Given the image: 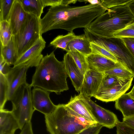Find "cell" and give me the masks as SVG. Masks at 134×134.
I'll use <instances>...</instances> for the list:
<instances>
[{
	"label": "cell",
	"mask_w": 134,
	"mask_h": 134,
	"mask_svg": "<svg viewBox=\"0 0 134 134\" xmlns=\"http://www.w3.org/2000/svg\"><path fill=\"white\" fill-rule=\"evenodd\" d=\"M109 9L99 4H90L80 6L51 7L41 19V35L53 29H63L72 32L76 28H88L94 19Z\"/></svg>",
	"instance_id": "obj_1"
},
{
	"label": "cell",
	"mask_w": 134,
	"mask_h": 134,
	"mask_svg": "<svg viewBox=\"0 0 134 134\" xmlns=\"http://www.w3.org/2000/svg\"><path fill=\"white\" fill-rule=\"evenodd\" d=\"M54 52L43 57L36 67L30 85L59 94L69 90L66 81L68 76L63 60H58Z\"/></svg>",
	"instance_id": "obj_2"
},
{
	"label": "cell",
	"mask_w": 134,
	"mask_h": 134,
	"mask_svg": "<svg viewBox=\"0 0 134 134\" xmlns=\"http://www.w3.org/2000/svg\"><path fill=\"white\" fill-rule=\"evenodd\" d=\"M44 117L47 130L50 134H77L95 124L81 117L63 104L57 105L52 113Z\"/></svg>",
	"instance_id": "obj_3"
},
{
	"label": "cell",
	"mask_w": 134,
	"mask_h": 134,
	"mask_svg": "<svg viewBox=\"0 0 134 134\" xmlns=\"http://www.w3.org/2000/svg\"><path fill=\"white\" fill-rule=\"evenodd\" d=\"M134 22V17L127 5L111 8L99 16L87 28L101 37L109 38L112 34Z\"/></svg>",
	"instance_id": "obj_4"
},
{
	"label": "cell",
	"mask_w": 134,
	"mask_h": 134,
	"mask_svg": "<svg viewBox=\"0 0 134 134\" xmlns=\"http://www.w3.org/2000/svg\"><path fill=\"white\" fill-rule=\"evenodd\" d=\"M84 31L85 37L90 42L100 46L112 54L119 63L133 74L134 78V57L121 38L100 37L91 32L87 28H85Z\"/></svg>",
	"instance_id": "obj_5"
},
{
	"label": "cell",
	"mask_w": 134,
	"mask_h": 134,
	"mask_svg": "<svg viewBox=\"0 0 134 134\" xmlns=\"http://www.w3.org/2000/svg\"><path fill=\"white\" fill-rule=\"evenodd\" d=\"M35 15L28 13L20 30L12 37L18 59L34 45L41 36L40 20Z\"/></svg>",
	"instance_id": "obj_6"
},
{
	"label": "cell",
	"mask_w": 134,
	"mask_h": 134,
	"mask_svg": "<svg viewBox=\"0 0 134 134\" xmlns=\"http://www.w3.org/2000/svg\"><path fill=\"white\" fill-rule=\"evenodd\" d=\"M31 88L27 82L23 85L11 101V111L17 120L21 130L26 123L31 121L35 110L32 105Z\"/></svg>",
	"instance_id": "obj_7"
},
{
	"label": "cell",
	"mask_w": 134,
	"mask_h": 134,
	"mask_svg": "<svg viewBox=\"0 0 134 134\" xmlns=\"http://www.w3.org/2000/svg\"><path fill=\"white\" fill-rule=\"evenodd\" d=\"M82 95L87 107L97 124L110 129L116 126L119 121L115 114L98 105L90 98Z\"/></svg>",
	"instance_id": "obj_8"
},
{
	"label": "cell",
	"mask_w": 134,
	"mask_h": 134,
	"mask_svg": "<svg viewBox=\"0 0 134 134\" xmlns=\"http://www.w3.org/2000/svg\"><path fill=\"white\" fill-rule=\"evenodd\" d=\"M46 43L41 36L34 45L18 58L13 67H37L44 57L41 52L45 47Z\"/></svg>",
	"instance_id": "obj_9"
},
{
	"label": "cell",
	"mask_w": 134,
	"mask_h": 134,
	"mask_svg": "<svg viewBox=\"0 0 134 134\" xmlns=\"http://www.w3.org/2000/svg\"><path fill=\"white\" fill-rule=\"evenodd\" d=\"M133 78L120 77L114 86L97 93L94 97L106 102L115 101L130 88Z\"/></svg>",
	"instance_id": "obj_10"
},
{
	"label": "cell",
	"mask_w": 134,
	"mask_h": 134,
	"mask_svg": "<svg viewBox=\"0 0 134 134\" xmlns=\"http://www.w3.org/2000/svg\"><path fill=\"white\" fill-rule=\"evenodd\" d=\"M28 68L26 67H13L5 76L8 85V100L11 101L21 86L27 82L26 73Z\"/></svg>",
	"instance_id": "obj_11"
},
{
	"label": "cell",
	"mask_w": 134,
	"mask_h": 134,
	"mask_svg": "<svg viewBox=\"0 0 134 134\" xmlns=\"http://www.w3.org/2000/svg\"><path fill=\"white\" fill-rule=\"evenodd\" d=\"M105 74L89 69L84 75L82 84L79 90L80 94L86 97H94L97 93Z\"/></svg>",
	"instance_id": "obj_12"
},
{
	"label": "cell",
	"mask_w": 134,
	"mask_h": 134,
	"mask_svg": "<svg viewBox=\"0 0 134 134\" xmlns=\"http://www.w3.org/2000/svg\"><path fill=\"white\" fill-rule=\"evenodd\" d=\"M49 95V92L38 87H34L32 91V101L34 109L44 115L52 113L57 106L53 103Z\"/></svg>",
	"instance_id": "obj_13"
},
{
	"label": "cell",
	"mask_w": 134,
	"mask_h": 134,
	"mask_svg": "<svg viewBox=\"0 0 134 134\" xmlns=\"http://www.w3.org/2000/svg\"><path fill=\"white\" fill-rule=\"evenodd\" d=\"M85 59L89 69L100 72H104L114 68L124 67L119 63H116L97 54L91 53L85 56Z\"/></svg>",
	"instance_id": "obj_14"
},
{
	"label": "cell",
	"mask_w": 134,
	"mask_h": 134,
	"mask_svg": "<svg viewBox=\"0 0 134 134\" xmlns=\"http://www.w3.org/2000/svg\"><path fill=\"white\" fill-rule=\"evenodd\" d=\"M27 14L23 9L19 0H14L8 21L11 28L12 36L20 30Z\"/></svg>",
	"instance_id": "obj_15"
},
{
	"label": "cell",
	"mask_w": 134,
	"mask_h": 134,
	"mask_svg": "<svg viewBox=\"0 0 134 134\" xmlns=\"http://www.w3.org/2000/svg\"><path fill=\"white\" fill-rule=\"evenodd\" d=\"M63 61L66 71L76 91L79 93L83 82L84 75L68 52L64 54Z\"/></svg>",
	"instance_id": "obj_16"
},
{
	"label": "cell",
	"mask_w": 134,
	"mask_h": 134,
	"mask_svg": "<svg viewBox=\"0 0 134 134\" xmlns=\"http://www.w3.org/2000/svg\"><path fill=\"white\" fill-rule=\"evenodd\" d=\"M65 106L81 117L94 124H97L87 107L82 95L71 96Z\"/></svg>",
	"instance_id": "obj_17"
},
{
	"label": "cell",
	"mask_w": 134,
	"mask_h": 134,
	"mask_svg": "<svg viewBox=\"0 0 134 134\" xmlns=\"http://www.w3.org/2000/svg\"><path fill=\"white\" fill-rule=\"evenodd\" d=\"M18 129L19 123L12 111L5 109L0 110V134H14Z\"/></svg>",
	"instance_id": "obj_18"
},
{
	"label": "cell",
	"mask_w": 134,
	"mask_h": 134,
	"mask_svg": "<svg viewBox=\"0 0 134 134\" xmlns=\"http://www.w3.org/2000/svg\"><path fill=\"white\" fill-rule=\"evenodd\" d=\"M65 50L67 52L77 51L87 56L92 53L90 42L86 37L84 34L78 36L70 41Z\"/></svg>",
	"instance_id": "obj_19"
},
{
	"label": "cell",
	"mask_w": 134,
	"mask_h": 134,
	"mask_svg": "<svg viewBox=\"0 0 134 134\" xmlns=\"http://www.w3.org/2000/svg\"><path fill=\"white\" fill-rule=\"evenodd\" d=\"M116 108L121 112L124 118L134 116V99L125 93L115 101Z\"/></svg>",
	"instance_id": "obj_20"
},
{
	"label": "cell",
	"mask_w": 134,
	"mask_h": 134,
	"mask_svg": "<svg viewBox=\"0 0 134 134\" xmlns=\"http://www.w3.org/2000/svg\"><path fill=\"white\" fill-rule=\"evenodd\" d=\"M25 11L40 19L44 8L41 0H19Z\"/></svg>",
	"instance_id": "obj_21"
},
{
	"label": "cell",
	"mask_w": 134,
	"mask_h": 134,
	"mask_svg": "<svg viewBox=\"0 0 134 134\" xmlns=\"http://www.w3.org/2000/svg\"><path fill=\"white\" fill-rule=\"evenodd\" d=\"M0 54L10 66L14 65L18 59V57L12 37L7 46H3L1 44Z\"/></svg>",
	"instance_id": "obj_22"
},
{
	"label": "cell",
	"mask_w": 134,
	"mask_h": 134,
	"mask_svg": "<svg viewBox=\"0 0 134 134\" xmlns=\"http://www.w3.org/2000/svg\"><path fill=\"white\" fill-rule=\"evenodd\" d=\"M78 36L73 32H69L65 35H59L51 42L50 44L56 48H59L65 50L69 42Z\"/></svg>",
	"instance_id": "obj_23"
},
{
	"label": "cell",
	"mask_w": 134,
	"mask_h": 134,
	"mask_svg": "<svg viewBox=\"0 0 134 134\" xmlns=\"http://www.w3.org/2000/svg\"><path fill=\"white\" fill-rule=\"evenodd\" d=\"M12 37L11 29L9 22L6 20L0 21L1 44L3 46H7Z\"/></svg>",
	"instance_id": "obj_24"
},
{
	"label": "cell",
	"mask_w": 134,
	"mask_h": 134,
	"mask_svg": "<svg viewBox=\"0 0 134 134\" xmlns=\"http://www.w3.org/2000/svg\"><path fill=\"white\" fill-rule=\"evenodd\" d=\"M73 58L82 73L84 75L89 69L85 59V56L77 51L68 52Z\"/></svg>",
	"instance_id": "obj_25"
},
{
	"label": "cell",
	"mask_w": 134,
	"mask_h": 134,
	"mask_svg": "<svg viewBox=\"0 0 134 134\" xmlns=\"http://www.w3.org/2000/svg\"><path fill=\"white\" fill-rule=\"evenodd\" d=\"M0 110L4 109L8 100V85L5 76L0 73Z\"/></svg>",
	"instance_id": "obj_26"
},
{
	"label": "cell",
	"mask_w": 134,
	"mask_h": 134,
	"mask_svg": "<svg viewBox=\"0 0 134 134\" xmlns=\"http://www.w3.org/2000/svg\"><path fill=\"white\" fill-rule=\"evenodd\" d=\"M14 0H0V21H8Z\"/></svg>",
	"instance_id": "obj_27"
},
{
	"label": "cell",
	"mask_w": 134,
	"mask_h": 134,
	"mask_svg": "<svg viewBox=\"0 0 134 134\" xmlns=\"http://www.w3.org/2000/svg\"><path fill=\"white\" fill-rule=\"evenodd\" d=\"M120 78L105 74L97 93L113 86L116 83Z\"/></svg>",
	"instance_id": "obj_28"
},
{
	"label": "cell",
	"mask_w": 134,
	"mask_h": 134,
	"mask_svg": "<svg viewBox=\"0 0 134 134\" xmlns=\"http://www.w3.org/2000/svg\"><path fill=\"white\" fill-rule=\"evenodd\" d=\"M110 37L134 38V22L124 28L113 33L110 35L109 38Z\"/></svg>",
	"instance_id": "obj_29"
},
{
	"label": "cell",
	"mask_w": 134,
	"mask_h": 134,
	"mask_svg": "<svg viewBox=\"0 0 134 134\" xmlns=\"http://www.w3.org/2000/svg\"><path fill=\"white\" fill-rule=\"evenodd\" d=\"M90 44L92 53L100 55L116 63H119L114 55L105 49L92 43L90 42Z\"/></svg>",
	"instance_id": "obj_30"
},
{
	"label": "cell",
	"mask_w": 134,
	"mask_h": 134,
	"mask_svg": "<svg viewBox=\"0 0 134 134\" xmlns=\"http://www.w3.org/2000/svg\"><path fill=\"white\" fill-rule=\"evenodd\" d=\"M105 74L114 76L118 77L129 78L133 77V74L124 67L114 68L105 71Z\"/></svg>",
	"instance_id": "obj_31"
},
{
	"label": "cell",
	"mask_w": 134,
	"mask_h": 134,
	"mask_svg": "<svg viewBox=\"0 0 134 134\" xmlns=\"http://www.w3.org/2000/svg\"><path fill=\"white\" fill-rule=\"evenodd\" d=\"M132 0H100V5L103 7L110 9L119 6L126 5Z\"/></svg>",
	"instance_id": "obj_32"
},
{
	"label": "cell",
	"mask_w": 134,
	"mask_h": 134,
	"mask_svg": "<svg viewBox=\"0 0 134 134\" xmlns=\"http://www.w3.org/2000/svg\"><path fill=\"white\" fill-rule=\"evenodd\" d=\"M116 126L117 134H134V128L127 125L123 121H119Z\"/></svg>",
	"instance_id": "obj_33"
},
{
	"label": "cell",
	"mask_w": 134,
	"mask_h": 134,
	"mask_svg": "<svg viewBox=\"0 0 134 134\" xmlns=\"http://www.w3.org/2000/svg\"><path fill=\"white\" fill-rule=\"evenodd\" d=\"M103 126L98 124L90 125L77 134H99Z\"/></svg>",
	"instance_id": "obj_34"
},
{
	"label": "cell",
	"mask_w": 134,
	"mask_h": 134,
	"mask_svg": "<svg viewBox=\"0 0 134 134\" xmlns=\"http://www.w3.org/2000/svg\"><path fill=\"white\" fill-rule=\"evenodd\" d=\"M12 68L5 61L2 56L0 54V73L5 76L10 71Z\"/></svg>",
	"instance_id": "obj_35"
},
{
	"label": "cell",
	"mask_w": 134,
	"mask_h": 134,
	"mask_svg": "<svg viewBox=\"0 0 134 134\" xmlns=\"http://www.w3.org/2000/svg\"><path fill=\"white\" fill-rule=\"evenodd\" d=\"M121 38L129 51L134 57V38Z\"/></svg>",
	"instance_id": "obj_36"
},
{
	"label": "cell",
	"mask_w": 134,
	"mask_h": 134,
	"mask_svg": "<svg viewBox=\"0 0 134 134\" xmlns=\"http://www.w3.org/2000/svg\"><path fill=\"white\" fill-rule=\"evenodd\" d=\"M44 7L50 6L51 7L63 5V0H41Z\"/></svg>",
	"instance_id": "obj_37"
},
{
	"label": "cell",
	"mask_w": 134,
	"mask_h": 134,
	"mask_svg": "<svg viewBox=\"0 0 134 134\" xmlns=\"http://www.w3.org/2000/svg\"><path fill=\"white\" fill-rule=\"evenodd\" d=\"M19 134H34L31 121L26 123L24 125Z\"/></svg>",
	"instance_id": "obj_38"
},
{
	"label": "cell",
	"mask_w": 134,
	"mask_h": 134,
	"mask_svg": "<svg viewBox=\"0 0 134 134\" xmlns=\"http://www.w3.org/2000/svg\"><path fill=\"white\" fill-rule=\"evenodd\" d=\"M122 121L127 125L134 128V116L123 118Z\"/></svg>",
	"instance_id": "obj_39"
},
{
	"label": "cell",
	"mask_w": 134,
	"mask_h": 134,
	"mask_svg": "<svg viewBox=\"0 0 134 134\" xmlns=\"http://www.w3.org/2000/svg\"><path fill=\"white\" fill-rule=\"evenodd\" d=\"M127 6L134 17V0H132L127 5Z\"/></svg>",
	"instance_id": "obj_40"
},
{
	"label": "cell",
	"mask_w": 134,
	"mask_h": 134,
	"mask_svg": "<svg viewBox=\"0 0 134 134\" xmlns=\"http://www.w3.org/2000/svg\"><path fill=\"white\" fill-rule=\"evenodd\" d=\"M80 2H84L85 3L88 2H89L90 4H100V0H84V1H78Z\"/></svg>",
	"instance_id": "obj_41"
},
{
	"label": "cell",
	"mask_w": 134,
	"mask_h": 134,
	"mask_svg": "<svg viewBox=\"0 0 134 134\" xmlns=\"http://www.w3.org/2000/svg\"><path fill=\"white\" fill-rule=\"evenodd\" d=\"M127 94L131 98L134 99V85L131 91Z\"/></svg>",
	"instance_id": "obj_42"
}]
</instances>
